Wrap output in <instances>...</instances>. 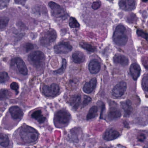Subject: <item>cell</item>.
Listing matches in <instances>:
<instances>
[{
	"mask_svg": "<svg viewBox=\"0 0 148 148\" xmlns=\"http://www.w3.org/2000/svg\"><path fill=\"white\" fill-rule=\"evenodd\" d=\"M40 134L38 131L28 125H22L13 134L14 140L18 145H34L39 140Z\"/></svg>",
	"mask_w": 148,
	"mask_h": 148,
	"instance_id": "obj_1",
	"label": "cell"
},
{
	"mask_svg": "<svg viewBox=\"0 0 148 148\" xmlns=\"http://www.w3.org/2000/svg\"><path fill=\"white\" fill-rule=\"evenodd\" d=\"M113 40L116 44L120 47L125 46L128 41V29L122 23L117 24L114 30Z\"/></svg>",
	"mask_w": 148,
	"mask_h": 148,
	"instance_id": "obj_2",
	"label": "cell"
},
{
	"mask_svg": "<svg viewBox=\"0 0 148 148\" xmlns=\"http://www.w3.org/2000/svg\"><path fill=\"white\" fill-rule=\"evenodd\" d=\"M70 114L67 110H61L55 114L54 124L57 128H63L67 127L71 120Z\"/></svg>",
	"mask_w": 148,
	"mask_h": 148,
	"instance_id": "obj_3",
	"label": "cell"
},
{
	"mask_svg": "<svg viewBox=\"0 0 148 148\" xmlns=\"http://www.w3.org/2000/svg\"><path fill=\"white\" fill-rule=\"evenodd\" d=\"M28 60L30 63L34 66L40 67L44 64L45 56L41 51H34L29 55Z\"/></svg>",
	"mask_w": 148,
	"mask_h": 148,
	"instance_id": "obj_4",
	"label": "cell"
},
{
	"mask_svg": "<svg viewBox=\"0 0 148 148\" xmlns=\"http://www.w3.org/2000/svg\"><path fill=\"white\" fill-rule=\"evenodd\" d=\"M57 37L55 30L50 29L43 32L40 38L41 45L43 47H47L54 42Z\"/></svg>",
	"mask_w": 148,
	"mask_h": 148,
	"instance_id": "obj_5",
	"label": "cell"
},
{
	"mask_svg": "<svg viewBox=\"0 0 148 148\" xmlns=\"http://www.w3.org/2000/svg\"><path fill=\"white\" fill-rule=\"evenodd\" d=\"M73 49L72 46L68 42H61L54 47L55 53L56 54H67Z\"/></svg>",
	"mask_w": 148,
	"mask_h": 148,
	"instance_id": "obj_6",
	"label": "cell"
},
{
	"mask_svg": "<svg viewBox=\"0 0 148 148\" xmlns=\"http://www.w3.org/2000/svg\"><path fill=\"white\" fill-rule=\"evenodd\" d=\"M127 88V84L126 82L121 81L114 86L112 90V95L116 98H120L124 95Z\"/></svg>",
	"mask_w": 148,
	"mask_h": 148,
	"instance_id": "obj_7",
	"label": "cell"
},
{
	"mask_svg": "<svg viewBox=\"0 0 148 148\" xmlns=\"http://www.w3.org/2000/svg\"><path fill=\"white\" fill-rule=\"evenodd\" d=\"M137 4V0H119V6L122 10L130 11L134 10Z\"/></svg>",
	"mask_w": 148,
	"mask_h": 148,
	"instance_id": "obj_8",
	"label": "cell"
},
{
	"mask_svg": "<svg viewBox=\"0 0 148 148\" xmlns=\"http://www.w3.org/2000/svg\"><path fill=\"white\" fill-rule=\"evenodd\" d=\"M60 88L56 84H52L50 85H45L43 87L42 92L46 96L54 97L59 93Z\"/></svg>",
	"mask_w": 148,
	"mask_h": 148,
	"instance_id": "obj_9",
	"label": "cell"
},
{
	"mask_svg": "<svg viewBox=\"0 0 148 148\" xmlns=\"http://www.w3.org/2000/svg\"><path fill=\"white\" fill-rule=\"evenodd\" d=\"M48 5L51 9L52 15L55 17H63L66 15V12L63 8L56 3L50 1Z\"/></svg>",
	"mask_w": 148,
	"mask_h": 148,
	"instance_id": "obj_10",
	"label": "cell"
},
{
	"mask_svg": "<svg viewBox=\"0 0 148 148\" xmlns=\"http://www.w3.org/2000/svg\"><path fill=\"white\" fill-rule=\"evenodd\" d=\"M9 111L11 119L17 122L21 120L23 116V111L18 106H12L10 108Z\"/></svg>",
	"mask_w": 148,
	"mask_h": 148,
	"instance_id": "obj_11",
	"label": "cell"
},
{
	"mask_svg": "<svg viewBox=\"0 0 148 148\" xmlns=\"http://www.w3.org/2000/svg\"><path fill=\"white\" fill-rule=\"evenodd\" d=\"M31 117L39 125H43L45 124L47 121L46 116L43 114L40 110H35L31 114Z\"/></svg>",
	"mask_w": 148,
	"mask_h": 148,
	"instance_id": "obj_12",
	"label": "cell"
},
{
	"mask_svg": "<svg viewBox=\"0 0 148 148\" xmlns=\"http://www.w3.org/2000/svg\"><path fill=\"white\" fill-rule=\"evenodd\" d=\"M17 66L19 73L23 75H26L28 74V70L25 63L20 58H16L12 60Z\"/></svg>",
	"mask_w": 148,
	"mask_h": 148,
	"instance_id": "obj_13",
	"label": "cell"
},
{
	"mask_svg": "<svg viewBox=\"0 0 148 148\" xmlns=\"http://www.w3.org/2000/svg\"><path fill=\"white\" fill-rule=\"evenodd\" d=\"M1 148H12L13 143L10 137L7 134L1 133Z\"/></svg>",
	"mask_w": 148,
	"mask_h": 148,
	"instance_id": "obj_14",
	"label": "cell"
},
{
	"mask_svg": "<svg viewBox=\"0 0 148 148\" xmlns=\"http://www.w3.org/2000/svg\"><path fill=\"white\" fill-rule=\"evenodd\" d=\"M119 132L115 130H108L103 134V138L107 141H111L115 140L120 136Z\"/></svg>",
	"mask_w": 148,
	"mask_h": 148,
	"instance_id": "obj_15",
	"label": "cell"
},
{
	"mask_svg": "<svg viewBox=\"0 0 148 148\" xmlns=\"http://www.w3.org/2000/svg\"><path fill=\"white\" fill-rule=\"evenodd\" d=\"M114 62L116 64L126 66L128 65L129 60L127 57L121 54H116L114 57Z\"/></svg>",
	"mask_w": 148,
	"mask_h": 148,
	"instance_id": "obj_16",
	"label": "cell"
},
{
	"mask_svg": "<svg viewBox=\"0 0 148 148\" xmlns=\"http://www.w3.org/2000/svg\"><path fill=\"white\" fill-rule=\"evenodd\" d=\"M97 80L95 77L92 78L89 82H87L84 84L83 90L87 94H90L93 92L96 87Z\"/></svg>",
	"mask_w": 148,
	"mask_h": 148,
	"instance_id": "obj_17",
	"label": "cell"
},
{
	"mask_svg": "<svg viewBox=\"0 0 148 148\" xmlns=\"http://www.w3.org/2000/svg\"><path fill=\"white\" fill-rule=\"evenodd\" d=\"M130 75L134 80L136 81L140 76L141 73V68L137 63H133L129 68Z\"/></svg>",
	"mask_w": 148,
	"mask_h": 148,
	"instance_id": "obj_18",
	"label": "cell"
},
{
	"mask_svg": "<svg viewBox=\"0 0 148 148\" xmlns=\"http://www.w3.org/2000/svg\"><path fill=\"white\" fill-rule=\"evenodd\" d=\"M101 69V65L97 60H93L89 64V70L91 73H98Z\"/></svg>",
	"mask_w": 148,
	"mask_h": 148,
	"instance_id": "obj_19",
	"label": "cell"
},
{
	"mask_svg": "<svg viewBox=\"0 0 148 148\" xmlns=\"http://www.w3.org/2000/svg\"><path fill=\"white\" fill-rule=\"evenodd\" d=\"M132 105V102L129 100H126L121 103V106L124 111L125 116H129L131 114L133 110Z\"/></svg>",
	"mask_w": 148,
	"mask_h": 148,
	"instance_id": "obj_20",
	"label": "cell"
},
{
	"mask_svg": "<svg viewBox=\"0 0 148 148\" xmlns=\"http://www.w3.org/2000/svg\"><path fill=\"white\" fill-rule=\"evenodd\" d=\"M121 113L120 110L116 107L111 108L108 113V118L109 121L115 120L120 117Z\"/></svg>",
	"mask_w": 148,
	"mask_h": 148,
	"instance_id": "obj_21",
	"label": "cell"
},
{
	"mask_svg": "<svg viewBox=\"0 0 148 148\" xmlns=\"http://www.w3.org/2000/svg\"><path fill=\"white\" fill-rule=\"evenodd\" d=\"M81 101V97L80 95H74L70 99V104L75 110H77L80 106Z\"/></svg>",
	"mask_w": 148,
	"mask_h": 148,
	"instance_id": "obj_22",
	"label": "cell"
},
{
	"mask_svg": "<svg viewBox=\"0 0 148 148\" xmlns=\"http://www.w3.org/2000/svg\"><path fill=\"white\" fill-rule=\"evenodd\" d=\"M73 61L77 64H81L85 60V56L83 53L80 51H76L72 55Z\"/></svg>",
	"mask_w": 148,
	"mask_h": 148,
	"instance_id": "obj_23",
	"label": "cell"
},
{
	"mask_svg": "<svg viewBox=\"0 0 148 148\" xmlns=\"http://www.w3.org/2000/svg\"><path fill=\"white\" fill-rule=\"evenodd\" d=\"M97 112H98V108L96 106H93L89 109L87 114V121L94 119L97 116Z\"/></svg>",
	"mask_w": 148,
	"mask_h": 148,
	"instance_id": "obj_24",
	"label": "cell"
},
{
	"mask_svg": "<svg viewBox=\"0 0 148 148\" xmlns=\"http://www.w3.org/2000/svg\"><path fill=\"white\" fill-rule=\"evenodd\" d=\"M80 45L82 48L89 52H94L96 50L95 47L87 42H81Z\"/></svg>",
	"mask_w": 148,
	"mask_h": 148,
	"instance_id": "obj_25",
	"label": "cell"
},
{
	"mask_svg": "<svg viewBox=\"0 0 148 148\" xmlns=\"http://www.w3.org/2000/svg\"><path fill=\"white\" fill-rule=\"evenodd\" d=\"M142 86L143 90L148 92V73L145 74L142 77Z\"/></svg>",
	"mask_w": 148,
	"mask_h": 148,
	"instance_id": "obj_26",
	"label": "cell"
},
{
	"mask_svg": "<svg viewBox=\"0 0 148 148\" xmlns=\"http://www.w3.org/2000/svg\"><path fill=\"white\" fill-rule=\"evenodd\" d=\"M69 26L72 28H76L79 27L80 25L75 18L71 17L70 19Z\"/></svg>",
	"mask_w": 148,
	"mask_h": 148,
	"instance_id": "obj_27",
	"label": "cell"
},
{
	"mask_svg": "<svg viewBox=\"0 0 148 148\" xmlns=\"http://www.w3.org/2000/svg\"><path fill=\"white\" fill-rule=\"evenodd\" d=\"M66 67H67V61L65 59H63L62 61V65L61 68L55 71L54 73L58 74L63 73L66 70Z\"/></svg>",
	"mask_w": 148,
	"mask_h": 148,
	"instance_id": "obj_28",
	"label": "cell"
},
{
	"mask_svg": "<svg viewBox=\"0 0 148 148\" xmlns=\"http://www.w3.org/2000/svg\"><path fill=\"white\" fill-rule=\"evenodd\" d=\"M9 19L8 17H1V30L5 28L8 23Z\"/></svg>",
	"mask_w": 148,
	"mask_h": 148,
	"instance_id": "obj_29",
	"label": "cell"
},
{
	"mask_svg": "<svg viewBox=\"0 0 148 148\" xmlns=\"http://www.w3.org/2000/svg\"><path fill=\"white\" fill-rule=\"evenodd\" d=\"M8 79V75L7 73L4 72L1 73V76H0V81L1 83L7 82Z\"/></svg>",
	"mask_w": 148,
	"mask_h": 148,
	"instance_id": "obj_30",
	"label": "cell"
},
{
	"mask_svg": "<svg viewBox=\"0 0 148 148\" xmlns=\"http://www.w3.org/2000/svg\"><path fill=\"white\" fill-rule=\"evenodd\" d=\"M136 33L138 36L140 37H142L143 39H145L148 42V34L145 33L144 31L138 29L136 31Z\"/></svg>",
	"mask_w": 148,
	"mask_h": 148,
	"instance_id": "obj_31",
	"label": "cell"
},
{
	"mask_svg": "<svg viewBox=\"0 0 148 148\" xmlns=\"http://www.w3.org/2000/svg\"><path fill=\"white\" fill-rule=\"evenodd\" d=\"M10 87L11 89L15 91L16 95H18L19 91V84L15 82H12L10 84Z\"/></svg>",
	"mask_w": 148,
	"mask_h": 148,
	"instance_id": "obj_32",
	"label": "cell"
},
{
	"mask_svg": "<svg viewBox=\"0 0 148 148\" xmlns=\"http://www.w3.org/2000/svg\"><path fill=\"white\" fill-rule=\"evenodd\" d=\"M9 93L8 91L6 90L2 89L1 90V99H7L8 97Z\"/></svg>",
	"mask_w": 148,
	"mask_h": 148,
	"instance_id": "obj_33",
	"label": "cell"
},
{
	"mask_svg": "<svg viewBox=\"0 0 148 148\" xmlns=\"http://www.w3.org/2000/svg\"><path fill=\"white\" fill-rule=\"evenodd\" d=\"M9 1L10 0H1V1H0L1 9H3L7 8V6L8 5Z\"/></svg>",
	"mask_w": 148,
	"mask_h": 148,
	"instance_id": "obj_34",
	"label": "cell"
},
{
	"mask_svg": "<svg viewBox=\"0 0 148 148\" xmlns=\"http://www.w3.org/2000/svg\"><path fill=\"white\" fill-rule=\"evenodd\" d=\"M142 65L147 69H148V55L145 56L142 58Z\"/></svg>",
	"mask_w": 148,
	"mask_h": 148,
	"instance_id": "obj_35",
	"label": "cell"
},
{
	"mask_svg": "<svg viewBox=\"0 0 148 148\" xmlns=\"http://www.w3.org/2000/svg\"><path fill=\"white\" fill-rule=\"evenodd\" d=\"M24 48H25V51L28 53L34 49V46L32 43H27L25 44Z\"/></svg>",
	"mask_w": 148,
	"mask_h": 148,
	"instance_id": "obj_36",
	"label": "cell"
},
{
	"mask_svg": "<svg viewBox=\"0 0 148 148\" xmlns=\"http://www.w3.org/2000/svg\"><path fill=\"white\" fill-rule=\"evenodd\" d=\"M92 101V99L89 97L87 96H84V100H83V107L87 106V104H88L90 102Z\"/></svg>",
	"mask_w": 148,
	"mask_h": 148,
	"instance_id": "obj_37",
	"label": "cell"
},
{
	"mask_svg": "<svg viewBox=\"0 0 148 148\" xmlns=\"http://www.w3.org/2000/svg\"><path fill=\"white\" fill-rule=\"evenodd\" d=\"M146 138V136L145 135V134H141L138 135V137H137V140L139 141L143 142L145 140Z\"/></svg>",
	"mask_w": 148,
	"mask_h": 148,
	"instance_id": "obj_38",
	"label": "cell"
},
{
	"mask_svg": "<svg viewBox=\"0 0 148 148\" xmlns=\"http://www.w3.org/2000/svg\"><path fill=\"white\" fill-rule=\"evenodd\" d=\"M27 0H14L15 3L20 5H24Z\"/></svg>",
	"mask_w": 148,
	"mask_h": 148,
	"instance_id": "obj_39",
	"label": "cell"
},
{
	"mask_svg": "<svg viewBox=\"0 0 148 148\" xmlns=\"http://www.w3.org/2000/svg\"><path fill=\"white\" fill-rule=\"evenodd\" d=\"M105 110V105H104V104H102V105L101 111V118H102L103 116V112H104V110Z\"/></svg>",
	"mask_w": 148,
	"mask_h": 148,
	"instance_id": "obj_40",
	"label": "cell"
},
{
	"mask_svg": "<svg viewBox=\"0 0 148 148\" xmlns=\"http://www.w3.org/2000/svg\"><path fill=\"white\" fill-rule=\"evenodd\" d=\"M141 1L143 2H147L148 1V0H141Z\"/></svg>",
	"mask_w": 148,
	"mask_h": 148,
	"instance_id": "obj_41",
	"label": "cell"
},
{
	"mask_svg": "<svg viewBox=\"0 0 148 148\" xmlns=\"http://www.w3.org/2000/svg\"><path fill=\"white\" fill-rule=\"evenodd\" d=\"M145 148H148V143H147V145H146V147H145Z\"/></svg>",
	"mask_w": 148,
	"mask_h": 148,
	"instance_id": "obj_42",
	"label": "cell"
},
{
	"mask_svg": "<svg viewBox=\"0 0 148 148\" xmlns=\"http://www.w3.org/2000/svg\"><path fill=\"white\" fill-rule=\"evenodd\" d=\"M58 148H68L64 147H60V148L59 147Z\"/></svg>",
	"mask_w": 148,
	"mask_h": 148,
	"instance_id": "obj_43",
	"label": "cell"
},
{
	"mask_svg": "<svg viewBox=\"0 0 148 148\" xmlns=\"http://www.w3.org/2000/svg\"><path fill=\"white\" fill-rule=\"evenodd\" d=\"M147 25H148V21L147 22Z\"/></svg>",
	"mask_w": 148,
	"mask_h": 148,
	"instance_id": "obj_44",
	"label": "cell"
},
{
	"mask_svg": "<svg viewBox=\"0 0 148 148\" xmlns=\"http://www.w3.org/2000/svg\"></svg>",
	"mask_w": 148,
	"mask_h": 148,
	"instance_id": "obj_45",
	"label": "cell"
}]
</instances>
